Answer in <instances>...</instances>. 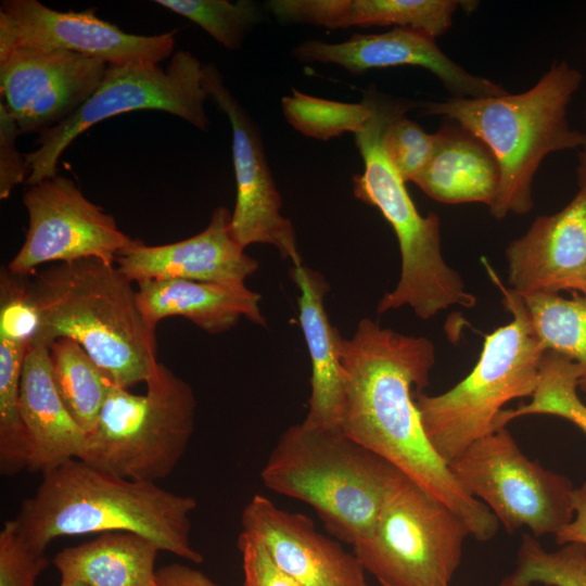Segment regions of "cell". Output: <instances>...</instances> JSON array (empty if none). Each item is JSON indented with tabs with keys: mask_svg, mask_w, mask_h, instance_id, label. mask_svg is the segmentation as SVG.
I'll return each instance as SVG.
<instances>
[{
	"mask_svg": "<svg viewBox=\"0 0 586 586\" xmlns=\"http://www.w3.org/2000/svg\"><path fill=\"white\" fill-rule=\"evenodd\" d=\"M28 215L24 243L8 270L33 276L49 263H69L95 257L115 264L133 239L115 218L89 201L76 183L61 175L31 184L23 195Z\"/></svg>",
	"mask_w": 586,
	"mask_h": 586,
	"instance_id": "7c38bea8",
	"label": "cell"
},
{
	"mask_svg": "<svg viewBox=\"0 0 586 586\" xmlns=\"http://www.w3.org/2000/svg\"><path fill=\"white\" fill-rule=\"evenodd\" d=\"M26 344L0 337V472L15 475L28 467L29 446L21 417V378Z\"/></svg>",
	"mask_w": 586,
	"mask_h": 586,
	"instance_id": "f1b7e54d",
	"label": "cell"
},
{
	"mask_svg": "<svg viewBox=\"0 0 586 586\" xmlns=\"http://www.w3.org/2000/svg\"><path fill=\"white\" fill-rule=\"evenodd\" d=\"M203 66L191 52L174 53L166 68L156 63L109 65L93 94L66 120L40 133L38 149L24 154L31 186L54 177L61 155L95 124L132 111H163L206 131L208 94Z\"/></svg>",
	"mask_w": 586,
	"mask_h": 586,
	"instance_id": "30bf717a",
	"label": "cell"
},
{
	"mask_svg": "<svg viewBox=\"0 0 586 586\" xmlns=\"http://www.w3.org/2000/svg\"><path fill=\"white\" fill-rule=\"evenodd\" d=\"M403 474L340 425L302 421L280 435L260 479L268 489L309 505L329 533L354 546L371 533Z\"/></svg>",
	"mask_w": 586,
	"mask_h": 586,
	"instance_id": "8992f818",
	"label": "cell"
},
{
	"mask_svg": "<svg viewBox=\"0 0 586 586\" xmlns=\"http://www.w3.org/2000/svg\"><path fill=\"white\" fill-rule=\"evenodd\" d=\"M107 66L66 50L18 46L0 58L1 101L21 135H40L71 117L93 94Z\"/></svg>",
	"mask_w": 586,
	"mask_h": 586,
	"instance_id": "9a60e30c",
	"label": "cell"
},
{
	"mask_svg": "<svg viewBox=\"0 0 586 586\" xmlns=\"http://www.w3.org/2000/svg\"><path fill=\"white\" fill-rule=\"evenodd\" d=\"M31 277L39 315L33 341H76L116 386L148 381L158 364L155 331L140 313L133 282L117 266L89 257L55 263Z\"/></svg>",
	"mask_w": 586,
	"mask_h": 586,
	"instance_id": "3957f363",
	"label": "cell"
},
{
	"mask_svg": "<svg viewBox=\"0 0 586 586\" xmlns=\"http://www.w3.org/2000/svg\"><path fill=\"white\" fill-rule=\"evenodd\" d=\"M533 333L544 352H555L576 362L582 377L578 387L586 393V296L558 294L520 295Z\"/></svg>",
	"mask_w": 586,
	"mask_h": 586,
	"instance_id": "4316f807",
	"label": "cell"
},
{
	"mask_svg": "<svg viewBox=\"0 0 586 586\" xmlns=\"http://www.w3.org/2000/svg\"><path fill=\"white\" fill-rule=\"evenodd\" d=\"M176 33L133 35L91 10L61 12L37 0H3L0 5V58L15 47L28 46L66 50L107 65L158 64L173 55Z\"/></svg>",
	"mask_w": 586,
	"mask_h": 586,
	"instance_id": "5bb4252c",
	"label": "cell"
},
{
	"mask_svg": "<svg viewBox=\"0 0 586 586\" xmlns=\"http://www.w3.org/2000/svg\"><path fill=\"white\" fill-rule=\"evenodd\" d=\"M241 532L260 539L300 586H369L355 556L316 530L311 519L255 495L241 515Z\"/></svg>",
	"mask_w": 586,
	"mask_h": 586,
	"instance_id": "ac0fdd59",
	"label": "cell"
},
{
	"mask_svg": "<svg viewBox=\"0 0 586 586\" xmlns=\"http://www.w3.org/2000/svg\"><path fill=\"white\" fill-rule=\"evenodd\" d=\"M288 123L306 137L327 141L344 132L361 131L373 112L364 100L348 103L306 94L295 88L281 99Z\"/></svg>",
	"mask_w": 586,
	"mask_h": 586,
	"instance_id": "4dcf8cb0",
	"label": "cell"
},
{
	"mask_svg": "<svg viewBox=\"0 0 586 586\" xmlns=\"http://www.w3.org/2000/svg\"><path fill=\"white\" fill-rule=\"evenodd\" d=\"M434 362L435 347L429 339L361 319L353 336L341 343L340 426L459 514L475 539L488 540L498 520L463 489L436 453L413 398V387L428 386Z\"/></svg>",
	"mask_w": 586,
	"mask_h": 586,
	"instance_id": "6da1fadb",
	"label": "cell"
},
{
	"mask_svg": "<svg viewBox=\"0 0 586 586\" xmlns=\"http://www.w3.org/2000/svg\"><path fill=\"white\" fill-rule=\"evenodd\" d=\"M241 551L244 586H300L272 558L264 543L241 532L238 537Z\"/></svg>",
	"mask_w": 586,
	"mask_h": 586,
	"instance_id": "d590c367",
	"label": "cell"
},
{
	"mask_svg": "<svg viewBox=\"0 0 586 586\" xmlns=\"http://www.w3.org/2000/svg\"><path fill=\"white\" fill-rule=\"evenodd\" d=\"M51 371L65 407L87 433L98 422L113 385L109 375L76 341L60 337L49 345Z\"/></svg>",
	"mask_w": 586,
	"mask_h": 586,
	"instance_id": "484cf974",
	"label": "cell"
},
{
	"mask_svg": "<svg viewBox=\"0 0 586 586\" xmlns=\"http://www.w3.org/2000/svg\"><path fill=\"white\" fill-rule=\"evenodd\" d=\"M137 303L150 329L171 316H182L211 334L226 332L242 318L265 326L260 295L243 285L186 279H150L138 282Z\"/></svg>",
	"mask_w": 586,
	"mask_h": 586,
	"instance_id": "44dd1931",
	"label": "cell"
},
{
	"mask_svg": "<svg viewBox=\"0 0 586 586\" xmlns=\"http://www.w3.org/2000/svg\"><path fill=\"white\" fill-rule=\"evenodd\" d=\"M160 548L129 532L102 533L97 538L62 549L53 564L63 583L85 586H156Z\"/></svg>",
	"mask_w": 586,
	"mask_h": 586,
	"instance_id": "cb8c5ba5",
	"label": "cell"
},
{
	"mask_svg": "<svg viewBox=\"0 0 586 586\" xmlns=\"http://www.w3.org/2000/svg\"><path fill=\"white\" fill-rule=\"evenodd\" d=\"M583 74L566 61L555 62L527 90L489 98L417 101L425 116L447 118L481 140L494 154L500 182L493 217L524 215L534 206L532 183L551 153L579 150L586 133L570 126L568 107Z\"/></svg>",
	"mask_w": 586,
	"mask_h": 586,
	"instance_id": "277c9868",
	"label": "cell"
},
{
	"mask_svg": "<svg viewBox=\"0 0 586 586\" xmlns=\"http://www.w3.org/2000/svg\"><path fill=\"white\" fill-rule=\"evenodd\" d=\"M581 377L576 362L555 352H545L531 402L515 409H502L495 419V431L515 418L550 415L571 421L586 434V405L577 395Z\"/></svg>",
	"mask_w": 586,
	"mask_h": 586,
	"instance_id": "83f0119b",
	"label": "cell"
},
{
	"mask_svg": "<svg viewBox=\"0 0 586 586\" xmlns=\"http://www.w3.org/2000/svg\"><path fill=\"white\" fill-rule=\"evenodd\" d=\"M290 276L300 290L298 319L310 359V396L303 420L314 426L340 425L343 404L342 336L324 307L329 283L318 271L301 264Z\"/></svg>",
	"mask_w": 586,
	"mask_h": 586,
	"instance_id": "7402d4cb",
	"label": "cell"
},
{
	"mask_svg": "<svg viewBox=\"0 0 586 586\" xmlns=\"http://www.w3.org/2000/svg\"><path fill=\"white\" fill-rule=\"evenodd\" d=\"M21 135L18 125L8 109L0 101V199L5 200L12 190L27 180L28 166L24 154L16 148V138Z\"/></svg>",
	"mask_w": 586,
	"mask_h": 586,
	"instance_id": "8d00e7d4",
	"label": "cell"
},
{
	"mask_svg": "<svg viewBox=\"0 0 586 586\" xmlns=\"http://www.w3.org/2000/svg\"><path fill=\"white\" fill-rule=\"evenodd\" d=\"M291 54L302 63H328L352 75L369 69L417 66L431 72L454 98H489L508 93L499 84L466 71L437 46L435 38L411 29L394 27L380 34H354L347 40L330 43L308 39Z\"/></svg>",
	"mask_w": 586,
	"mask_h": 586,
	"instance_id": "2e32d148",
	"label": "cell"
},
{
	"mask_svg": "<svg viewBox=\"0 0 586 586\" xmlns=\"http://www.w3.org/2000/svg\"><path fill=\"white\" fill-rule=\"evenodd\" d=\"M208 99L227 116L232 130V157L237 199L230 229L243 247L251 244L275 246L281 258L301 265L292 221L281 214L282 200L264 151L259 127L230 92L213 64L203 66Z\"/></svg>",
	"mask_w": 586,
	"mask_h": 586,
	"instance_id": "4fadbf2b",
	"label": "cell"
},
{
	"mask_svg": "<svg viewBox=\"0 0 586 586\" xmlns=\"http://www.w3.org/2000/svg\"><path fill=\"white\" fill-rule=\"evenodd\" d=\"M500 289L513 320L484 335L471 372L442 394L413 392L426 436L447 463L476 440L495 432L494 422L504 405L531 397L538 383L545 352L533 333L522 297Z\"/></svg>",
	"mask_w": 586,
	"mask_h": 586,
	"instance_id": "52a82bcc",
	"label": "cell"
},
{
	"mask_svg": "<svg viewBox=\"0 0 586 586\" xmlns=\"http://www.w3.org/2000/svg\"><path fill=\"white\" fill-rule=\"evenodd\" d=\"M27 277L0 276V337L28 345L39 328V315L31 300Z\"/></svg>",
	"mask_w": 586,
	"mask_h": 586,
	"instance_id": "836d02e7",
	"label": "cell"
},
{
	"mask_svg": "<svg viewBox=\"0 0 586 586\" xmlns=\"http://www.w3.org/2000/svg\"><path fill=\"white\" fill-rule=\"evenodd\" d=\"M435 136L433 153L413 183L444 204L491 207L500 182L499 165L491 150L454 122L442 125Z\"/></svg>",
	"mask_w": 586,
	"mask_h": 586,
	"instance_id": "603a6c76",
	"label": "cell"
},
{
	"mask_svg": "<svg viewBox=\"0 0 586 586\" xmlns=\"http://www.w3.org/2000/svg\"><path fill=\"white\" fill-rule=\"evenodd\" d=\"M156 586H220L202 571L171 563L156 571Z\"/></svg>",
	"mask_w": 586,
	"mask_h": 586,
	"instance_id": "74e56055",
	"label": "cell"
},
{
	"mask_svg": "<svg viewBox=\"0 0 586 586\" xmlns=\"http://www.w3.org/2000/svg\"><path fill=\"white\" fill-rule=\"evenodd\" d=\"M585 52H586V47H585Z\"/></svg>",
	"mask_w": 586,
	"mask_h": 586,
	"instance_id": "60d3db41",
	"label": "cell"
},
{
	"mask_svg": "<svg viewBox=\"0 0 586 586\" xmlns=\"http://www.w3.org/2000/svg\"><path fill=\"white\" fill-rule=\"evenodd\" d=\"M362 100L373 114L355 135L365 169L353 176V192L358 200L381 212L396 234L402 256L399 280L380 300L378 313L407 305L426 320L453 305L473 307L475 296L466 291L461 276L443 257L438 216L434 213L422 216L418 212L406 181L385 150L384 136L390 123L399 112L416 109V101L372 89L362 91Z\"/></svg>",
	"mask_w": 586,
	"mask_h": 586,
	"instance_id": "5b68a950",
	"label": "cell"
},
{
	"mask_svg": "<svg viewBox=\"0 0 586 586\" xmlns=\"http://www.w3.org/2000/svg\"><path fill=\"white\" fill-rule=\"evenodd\" d=\"M231 213L217 207L207 227L188 239L148 245L133 239L116 257L118 269L132 282L150 279H186L243 285L259 267L233 238Z\"/></svg>",
	"mask_w": 586,
	"mask_h": 586,
	"instance_id": "d6986e66",
	"label": "cell"
},
{
	"mask_svg": "<svg viewBox=\"0 0 586 586\" xmlns=\"http://www.w3.org/2000/svg\"><path fill=\"white\" fill-rule=\"evenodd\" d=\"M20 409L26 431L30 472L44 473L80 459L87 433L72 417L55 387L49 346L31 341L26 349L21 378Z\"/></svg>",
	"mask_w": 586,
	"mask_h": 586,
	"instance_id": "ffe728a7",
	"label": "cell"
},
{
	"mask_svg": "<svg viewBox=\"0 0 586 586\" xmlns=\"http://www.w3.org/2000/svg\"><path fill=\"white\" fill-rule=\"evenodd\" d=\"M448 466L508 533L525 526L535 537L556 536L574 518L571 481L528 459L506 428L476 440Z\"/></svg>",
	"mask_w": 586,
	"mask_h": 586,
	"instance_id": "8fae6325",
	"label": "cell"
},
{
	"mask_svg": "<svg viewBox=\"0 0 586 586\" xmlns=\"http://www.w3.org/2000/svg\"><path fill=\"white\" fill-rule=\"evenodd\" d=\"M586 586V544L568 543L555 551L523 534L514 570L499 586Z\"/></svg>",
	"mask_w": 586,
	"mask_h": 586,
	"instance_id": "f546056e",
	"label": "cell"
},
{
	"mask_svg": "<svg viewBox=\"0 0 586 586\" xmlns=\"http://www.w3.org/2000/svg\"><path fill=\"white\" fill-rule=\"evenodd\" d=\"M408 111L399 112L392 119L384 136V145L403 179L415 182L433 153L436 136L409 119L406 116Z\"/></svg>",
	"mask_w": 586,
	"mask_h": 586,
	"instance_id": "d6a6232c",
	"label": "cell"
},
{
	"mask_svg": "<svg viewBox=\"0 0 586 586\" xmlns=\"http://www.w3.org/2000/svg\"><path fill=\"white\" fill-rule=\"evenodd\" d=\"M196 506L193 497L156 483L118 477L72 459L42 473L15 521L26 542L44 551L63 536L129 532L151 539L160 550L201 563L204 557L190 539Z\"/></svg>",
	"mask_w": 586,
	"mask_h": 586,
	"instance_id": "7a4b0ae2",
	"label": "cell"
},
{
	"mask_svg": "<svg viewBox=\"0 0 586 586\" xmlns=\"http://www.w3.org/2000/svg\"><path fill=\"white\" fill-rule=\"evenodd\" d=\"M574 518L555 536L558 545L568 543L586 544V482L573 492Z\"/></svg>",
	"mask_w": 586,
	"mask_h": 586,
	"instance_id": "f35d334b",
	"label": "cell"
},
{
	"mask_svg": "<svg viewBox=\"0 0 586 586\" xmlns=\"http://www.w3.org/2000/svg\"><path fill=\"white\" fill-rule=\"evenodd\" d=\"M48 565L44 550L26 542L15 519L7 521L0 532V586H35Z\"/></svg>",
	"mask_w": 586,
	"mask_h": 586,
	"instance_id": "e575fe53",
	"label": "cell"
},
{
	"mask_svg": "<svg viewBox=\"0 0 586 586\" xmlns=\"http://www.w3.org/2000/svg\"><path fill=\"white\" fill-rule=\"evenodd\" d=\"M145 384L142 395L112 386L80 460L118 477L150 483L176 469L194 432V392L160 361Z\"/></svg>",
	"mask_w": 586,
	"mask_h": 586,
	"instance_id": "ba28073f",
	"label": "cell"
},
{
	"mask_svg": "<svg viewBox=\"0 0 586 586\" xmlns=\"http://www.w3.org/2000/svg\"><path fill=\"white\" fill-rule=\"evenodd\" d=\"M184 16L228 50L242 47L247 35L264 20L263 8L252 0H156Z\"/></svg>",
	"mask_w": 586,
	"mask_h": 586,
	"instance_id": "1f68e13d",
	"label": "cell"
},
{
	"mask_svg": "<svg viewBox=\"0 0 586 586\" xmlns=\"http://www.w3.org/2000/svg\"><path fill=\"white\" fill-rule=\"evenodd\" d=\"M508 283L519 295L586 296V192L578 190L561 211L534 219L506 250Z\"/></svg>",
	"mask_w": 586,
	"mask_h": 586,
	"instance_id": "e0dca14e",
	"label": "cell"
},
{
	"mask_svg": "<svg viewBox=\"0 0 586 586\" xmlns=\"http://www.w3.org/2000/svg\"><path fill=\"white\" fill-rule=\"evenodd\" d=\"M469 535L459 514L403 474L353 552L380 586H449Z\"/></svg>",
	"mask_w": 586,
	"mask_h": 586,
	"instance_id": "9c48e42d",
	"label": "cell"
},
{
	"mask_svg": "<svg viewBox=\"0 0 586 586\" xmlns=\"http://www.w3.org/2000/svg\"><path fill=\"white\" fill-rule=\"evenodd\" d=\"M475 7L474 1L459 0H336L331 20L335 29L394 25L436 38L451 27L459 8Z\"/></svg>",
	"mask_w": 586,
	"mask_h": 586,
	"instance_id": "d4e9b609",
	"label": "cell"
},
{
	"mask_svg": "<svg viewBox=\"0 0 586 586\" xmlns=\"http://www.w3.org/2000/svg\"><path fill=\"white\" fill-rule=\"evenodd\" d=\"M59 586H85V585L79 584V583H63V582H61Z\"/></svg>",
	"mask_w": 586,
	"mask_h": 586,
	"instance_id": "ab89813d",
	"label": "cell"
}]
</instances>
